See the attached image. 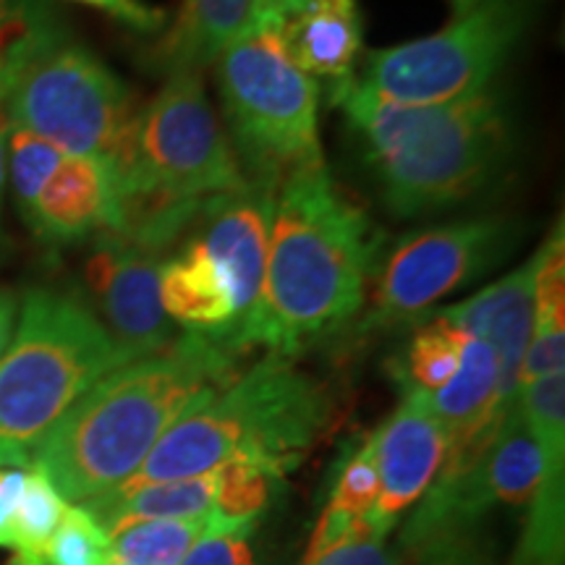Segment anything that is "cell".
<instances>
[{
  "mask_svg": "<svg viewBox=\"0 0 565 565\" xmlns=\"http://www.w3.org/2000/svg\"><path fill=\"white\" fill-rule=\"evenodd\" d=\"M380 242L366 212L338 192L324 160L294 168L275 196L259 299L217 341L233 353L263 345L296 359L341 333L362 312Z\"/></svg>",
  "mask_w": 565,
  "mask_h": 565,
  "instance_id": "6da1fadb",
  "label": "cell"
},
{
  "mask_svg": "<svg viewBox=\"0 0 565 565\" xmlns=\"http://www.w3.org/2000/svg\"><path fill=\"white\" fill-rule=\"evenodd\" d=\"M236 356L215 335L183 330L162 351L97 380L34 445L30 466L63 500L100 498L145 463L189 408L236 377Z\"/></svg>",
  "mask_w": 565,
  "mask_h": 565,
  "instance_id": "7a4b0ae2",
  "label": "cell"
},
{
  "mask_svg": "<svg viewBox=\"0 0 565 565\" xmlns=\"http://www.w3.org/2000/svg\"><path fill=\"white\" fill-rule=\"evenodd\" d=\"M330 97L362 147L380 200L395 217H424L475 200L513 160V118L494 92L445 105H404L356 79Z\"/></svg>",
  "mask_w": 565,
  "mask_h": 565,
  "instance_id": "3957f363",
  "label": "cell"
},
{
  "mask_svg": "<svg viewBox=\"0 0 565 565\" xmlns=\"http://www.w3.org/2000/svg\"><path fill=\"white\" fill-rule=\"evenodd\" d=\"M113 171L118 233L162 254L192 228L210 196L246 183L196 71L168 74L152 103L137 110Z\"/></svg>",
  "mask_w": 565,
  "mask_h": 565,
  "instance_id": "277c9868",
  "label": "cell"
},
{
  "mask_svg": "<svg viewBox=\"0 0 565 565\" xmlns=\"http://www.w3.org/2000/svg\"><path fill=\"white\" fill-rule=\"evenodd\" d=\"M333 419V398L296 359L265 353L207 401L189 408L160 437L124 490L215 471L244 456L286 477L315 448ZM116 490V487H113Z\"/></svg>",
  "mask_w": 565,
  "mask_h": 565,
  "instance_id": "5b68a950",
  "label": "cell"
},
{
  "mask_svg": "<svg viewBox=\"0 0 565 565\" xmlns=\"http://www.w3.org/2000/svg\"><path fill=\"white\" fill-rule=\"evenodd\" d=\"M137 110L129 84L71 38L47 6L0 55V116L61 152L113 166Z\"/></svg>",
  "mask_w": 565,
  "mask_h": 565,
  "instance_id": "8992f818",
  "label": "cell"
},
{
  "mask_svg": "<svg viewBox=\"0 0 565 565\" xmlns=\"http://www.w3.org/2000/svg\"><path fill=\"white\" fill-rule=\"evenodd\" d=\"M126 362L134 359L82 299L32 288L0 356V469H26L47 429Z\"/></svg>",
  "mask_w": 565,
  "mask_h": 565,
  "instance_id": "52a82bcc",
  "label": "cell"
},
{
  "mask_svg": "<svg viewBox=\"0 0 565 565\" xmlns=\"http://www.w3.org/2000/svg\"><path fill=\"white\" fill-rule=\"evenodd\" d=\"M215 79L242 171L275 179L324 160L320 84L296 66L282 42V19L257 13L215 61Z\"/></svg>",
  "mask_w": 565,
  "mask_h": 565,
  "instance_id": "ba28073f",
  "label": "cell"
},
{
  "mask_svg": "<svg viewBox=\"0 0 565 565\" xmlns=\"http://www.w3.org/2000/svg\"><path fill=\"white\" fill-rule=\"evenodd\" d=\"M529 19V0H484L440 32L372 51L359 82L404 105L471 100L490 92Z\"/></svg>",
  "mask_w": 565,
  "mask_h": 565,
  "instance_id": "9c48e42d",
  "label": "cell"
},
{
  "mask_svg": "<svg viewBox=\"0 0 565 565\" xmlns=\"http://www.w3.org/2000/svg\"><path fill=\"white\" fill-rule=\"evenodd\" d=\"M513 217L484 215L408 233L385 259L359 333L419 324L445 296L482 280L519 246Z\"/></svg>",
  "mask_w": 565,
  "mask_h": 565,
  "instance_id": "30bf717a",
  "label": "cell"
},
{
  "mask_svg": "<svg viewBox=\"0 0 565 565\" xmlns=\"http://www.w3.org/2000/svg\"><path fill=\"white\" fill-rule=\"evenodd\" d=\"M162 252L137 244L118 231L95 236L84 265L92 315L129 359L150 356L175 341L171 317L160 303Z\"/></svg>",
  "mask_w": 565,
  "mask_h": 565,
  "instance_id": "8fae6325",
  "label": "cell"
},
{
  "mask_svg": "<svg viewBox=\"0 0 565 565\" xmlns=\"http://www.w3.org/2000/svg\"><path fill=\"white\" fill-rule=\"evenodd\" d=\"M278 186L280 181L275 179H249L246 175L244 186L210 196L189 228V236H194L210 252V257L228 273L233 282L238 307V320L233 328H238L249 317L259 291H263Z\"/></svg>",
  "mask_w": 565,
  "mask_h": 565,
  "instance_id": "7c38bea8",
  "label": "cell"
},
{
  "mask_svg": "<svg viewBox=\"0 0 565 565\" xmlns=\"http://www.w3.org/2000/svg\"><path fill=\"white\" fill-rule=\"evenodd\" d=\"M380 494L366 515L374 534L387 536L406 508L427 492L448 456V437L429 412L424 393L404 391L391 419L374 433Z\"/></svg>",
  "mask_w": 565,
  "mask_h": 565,
  "instance_id": "4fadbf2b",
  "label": "cell"
},
{
  "mask_svg": "<svg viewBox=\"0 0 565 565\" xmlns=\"http://www.w3.org/2000/svg\"><path fill=\"white\" fill-rule=\"evenodd\" d=\"M433 317H440L466 335L479 338L498 353V414L505 422L519 404L521 364L534 330V257L469 299L435 309Z\"/></svg>",
  "mask_w": 565,
  "mask_h": 565,
  "instance_id": "5bb4252c",
  "label": "cell"
},
{
  "mask_svg": "<svg viewBox=\"0 0 565 565\" xmlns=\"http://www.w3.org/2000/svg\"><path fill=\"white\" fill-rule=\"evenodd\" d=\"M24 221L40 242L55 246L118 231L121 207L116 171L105 160L63 154Z\"/></svg>",
  "mask_w": 565,
  "mask_h": 565,
  "instance_id": "9a60e30c",
  "label": "cell"
},
{
  "mask_svg": "<svg viewBox=\"0 0 565 565\" xmlns=\"http://www.w3.org/2000/svg\"><path fill=\"white\" fill-rule=\"evenodd\" d=\"M158 288L166 315L171 322L183 324V330L221 338L238 320L228 273L194 236H189L173 257L162 259Z\"/></svg>",
  "mask_w": 565,
  "mask_h": 565,
  "instance_id": "2e32d148",
  "label": "cell"
},
{
  "mask_svg": "<svg viewBox=\"0 0 565 565\" xmlns=\"http://www.w3.org/2000/svg\"><path fill=\"white\" fill-rule=\"evenodd\" d=\"M282 42L291 61L312 79L343 82L362 55L364 24L356 0H307L282 19Z\"/></svg>",
  "mask_w": 565,
  "mask_h": 565,
  "instance_id": "e0dca14e",
  "label": "cell"
},
{
  "mask_svg": "<svg viewBox=\"0 0 565 565\" xmlns=\"http://www.w3.org/2000/svg\"><path fill=\"white\" fill-rule=\"evenodd\" d=\"M259 0H181L179 13L158 34L150 58L162 74L200 71L257 19Z\"/></svg>",
  "mask_w": 565,
  "mask_h": 565,
  "instance_id": "ac0fdd59",
  "label": "cell"
},
{
  "mask_svg": "<svg viewBox=\"0 0 565 565\" xmlns=\"http://www.w3.org/2000/svg\"><path fill=\"white\" fill-rule=\"evenodd\" d=\"M212 498H215V475L210 471L202 477L145 484L134 490L116 487L100 498L87 500L82 508L110 536L118 529L141 524V521L204 519L210 515Z\"/></svg>",
  "mask_w": 565,
  "mask_h": 565,
  "instance_id": "d6986e66",
  "label": "cell"
},
{
  "mask_svg": "<svg viewBox=\"0 0 565 565\" xmlns=\"http://www.w3.org/2000/svg\"><path fill=\"white\" fill-rule=\"evenodd\" d=\"M471 479L492 503H532L542 479V456L532 433L521 419L519 408L500 424L487 448L469 466Z\"/></svg>",
  "mask_w": 565,
  "mask_h": 565,
  "instance_id": "ffe728a7",
  "label": "cell"
},
{
  "mask_svg": "<svg viewBox=\"0 0 565 565\" xmlns=\"http://www.w3.org/2000/svg\"><path fill=\"white\" fill-rule=\"evenodd\" d=\"M466 338L469 335L454 324L429 315L414 328L412 341H408L404 356L395 366V380L404 391H440L458 370Z\"/></svg>",
  "mask_w": 565,
  "mask_h": 565,
  "instance_id": "44dd1931",
  "label": "cell"
},
{
  "mask_svg": "<svg viewBox=\"0 0 565 565\" xmlns=\"http://www.w3.org/2000/svg\"><path fill=\"white\" fill-rule=\"evenodd\" d=\"M212 475H215V498L207 521L225 526L257 524L259 515L270 505L275 484L282 482V477L275 475L270 466L244 456L228 458Z\"/></svg>",
  "mask_w": 565,
  "mask_h": 565,
  "instance_id": "7402d4cb",
  "label": "cell"
},
{
  "mask_svg": "<svg viewBox=\"0 0 565 565\" xmlns=\"http://www.w3.org/2000/svg\"><path fill=\"white\" fill-rule=\"evenodd\" d=\"M207 526L204 519L141 521L110 534L108 565H181Z\"/></svg>",
  "mask_w": 565,
  "mask_h": 565,
  "instance_id": "603a6c76",
  "label": "cell"
},
{
  "mask_svg": "<svg viewBox=\"0 0 565 565\" xmlns=\"http://www.w3.org/2000/svg\"><path fill=\"white\" fill-rule=\"evenodd\" d=\"M110 536L82 505H68L45 545L17 553L11 565H108Z\"/></svg>",
  "mask_w": 565,
  "mask_h": 565,
  "instance_id": "cb8c5ba5",
  "label": "cell"
},
{
  "mask_svg": "<svg viewBox=\"0 0 565 565\" xmlns=\"http://www.w3.org/2000/svg\"><path fill=\"white\" fill-rule=\"evenodd\" d=\"M66 500L42 471L26 469L24 490H21L17 519H13V550L32 553L51 540L66 513Z\"/></svg>",
  "mask_w": 565,
  "mask_h": 565,
  "instance_id": "d4e9b609",
  "label": "cell"
},
{
  "mask_svg": "<svg viewBox=\"0 0 565 565\" xmlns=\"http://www.w3.org/2000/svg\"><path fill=\"white\" fill-rule=\"evenodd\" d=\"M63 154L66 152H61L51 141L9 126V179L21 217L30 212L40 189L51 179Z\"/></svg>",
  "mask_w": 565,
  "mask_h": 565,
  "instance_id": "484cf974",
  "label": "cell"
},
{
  "mask_svg": "<svg viewBox=\"0 0 565 565\" xmlns=\"http://www.w3.org/2000/svg\"><path fill=\"white\" fill-rule=\"evenodd\" d=\"M380 494V471H377V454H374V433L364 437L356 448L345 458L341 471H338L333 494L330 503L343 508L359 519H366L377 503Z\"/></svg>",
  "mask_w": 565,
  "mask_h": 565,
  "instance_id": "4316f807",
  "label": "cell"
},
{
  "mask_svg": "<svg viewBox=\"0 0 565 565\" xmlns=\"http://www.w3.org/2000/svg\"><path fill=\"white\" fill-rule=\"evenodd\" d=\"M257 524L204 526L200 540L194 542L181 565H257L252 547V534Z\"/></svg>",
  "mask_w": 565,
  "mask_h": 565,
  "instance_id": "83f0119b",
  "label": "cell"
},
{
  "mask_svg": "<svg viewBox=\"0 0 565 565\" xmlns=\"http://www.w3.org/2000/svg\"><path fill=\"white\" fill-rule=\"evenodd\" d=\"M68 3L89 6V9L108 13L118 24L141 34H160L168 26V11L147 3V0H68Z\"/></svg>",
  "mask_w": 565,
  "mask_h": 565,
  "instance_id": "f1b7e54d",
  "label": "cell"
},
{
  "mask_svg": "<svg viewBox=\"0 0 565 565\" xmlns=\"http://www.w3.org/2000/svg\"><path fill=\"white\" fill-rule=\"evenodd\" d=\"M364 529H366V519H359V515L343 511V508L328 505L324 508L320 524H317V529H315L312 542H309V550H307V557H303V563H312V561H317V557H322L324 553H330V550L341 547L343 542H349L351 536L364 532Z\"/></svg>",
  "mask_w": 565,
  "mask_h": 565,
  "instance_id": "f546056e",
  "label": "cell"
},
{
  "mask_svg": "<svg viewBox=\"0 0 565 565\" xmlns=\"http://www.w3.org/2000/svg\"><path fill=\"white\" fill-rule=\"evenodd\" d=\"M303 565H395L391 553L385 547V536L374 534L372 526L366 524L364 532L351 536L341 547L330 550L322 557Z\"/></svg>",
  "mask_w": 565,
  "mask_h": 565,
  "instance_id": "4dcf8cb0",
  "label": "cell"
},
{
  "mask_svg": "<svg viewBox=\"0 0 565 565\" xmlns=\"http://www.w3.org/2000/svg\"><path fill=\"white\" fill-rule=\"evenodd\" d=\"M26 469H0V547H13V519Z\"/></svg>",
  "mask_w": 565,
  "mask_h": 565,
  "instance_id": "1f68e13d",
  "label": "cell"
},
{
  "mask_svg": "<svg viewBox=\"0 0 565 565\" xmlns=\"http://www.w3.org/2000/svg\"><path fill=\"white\" fill-rule=\"evenodd\" d=\"M17 312H19L17 296L0 288V356H3L6 345H9L11 335H13V322H17Z\"/></svg>",
  "mask_w": 565,
  "mask_h": 565,
  "instance_id": "d6a6232c",
  "label": "cell"
},
{
  "mask_svg": "<svg viewBox=\"0 0 565 565\" xmlns=\"http://www.w3.org/2000/svg\"><path fill=\"white\" fill-rule=\"evenodd\" d=\"M307 3V0H259V9L257 13H270V17H291L301 9V6Z\"/></svg>",
  "mask_w": 565,
  "mask_h": 565,
  "instance_id": "836d02e7",
  "label": "cell"
},
{
  "mask_svg": "<svg viewBox=\"0 0 565 565\" xmlns=\"http://www.w3.org/2000/svg\"><path fill=\"white\" fill-rule=\"evenodd\" d=\"M6 179H9V124L0 116V207H3Z\"/></svg>",
  "mask_w": 565,
  "mask_h": 565,
  "instance_id": "e575fe53",
  "label": "cell"
},
{
  "mask_svg": "<svg viewBox=\"0 0 565 565\" xmlns=\"http://www.w3.org/2000/svg\"><path fill=\"white\" fill-rule=\"evenodd\" d=\"M24 3L26 0H0V30H3V26L9 24L13 17H17Z\"/></svg>",
  "mask_w": 565,
  "mask_h": 565,
  "instance_id": "d590c367",
  "label": "cell"
},
{
  "mask_svg": "<svg viewBox=\"0 0 565 565\" xmlns=\"http://www.w3.org/2000/svg\"><path fill=\"white\" fill-rule=\"evenodd\" d=\"M479 3H484V0H450V6H454V17H461V13L471 11Z\"/></svg>",
  "mask_w": 565,
  "mask_h": 565,
  "instance_id": "8d00e7d4",
  "label": "cell"
}]
</instances>
